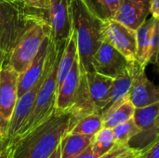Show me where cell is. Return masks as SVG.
<instances>
[{
	"label": "cell",
	"mask_w": 159,
	"mask_h": 158,
	"mask_svg": "<svg viewBox=\"0 0 159 158\" xmlns=\"http://www.w3.org/2000/svg\"><path fill=\"white\" fill-rule=\"evenodd\" d=\"M135 62L129 61L107 40H103L92 58L93 70L114 79L128 74Z\"/></svg>",
	"instance_id": "obj_9"
},
{
	"label": "cell",
	"mask_w": 159,
	"mask_h": 158,
	"mask_svg": "<svg viewBox=\"0 0 159 158\" xmlns=\"http://www.w3.org/2000/svg\"><path fill=\"white\" fill-rule=\"evenodd\" d=\"M155 18L152 17L136 30L137 41V62L143 68L148 64V51L151 35L154 28Z\"/></svg>",
	"instance_id": "obj_19"
},
{
	"label": "cell",
	"mask_w": 159,
	"mask_h": 158,
	"mask_svg": "<svg viewBox=\"0 0 159 158\" xmlns=\"http://www.w3.org/2000/svg\"><path fill=\"white\" fill-rule=\"evenodd\" d=\"M78 57L77 52V43H76V36L75 33L73 30V33L69 39L66 41L65 46L62 49L59 66H58V72H57V80H58V88L71 71L75 60Z\"/></svg>",
	"instance_id": "obj_17"
},
{
	"label": "cell",
	"mask_w": 159,
	"mask_h": 158,
	"mask_svg": "<svg viewBox=\"0 0 159 158\" xmlns=\"http://www.w3.org/2000/svg\"><path fill=\"white\" fill-rule=\"evenodd\" d=\"M138 158H159V138L148 148L142 151Z\"/></svg>",
	"instance_id": "obj_28"
},
{
	"label": "cell",
	"mask_w": 159,
	"mask_h": 158,
	"mask_svg": "<svg viewBox=\"0 0 159 158\" xmlns=\"http://www.w3.org/2000/svg\"><path fill=\"white\" fill-rule=\"evenodd\" d=\"M128 149H129V148H128L127 146H117V145H116L109 153H107L106 155L102 156V157L100 158H116L120 154L126 152Z\"/></svg>",
	"instance_id": "obj_29"
},
{
	"label": "cell",
	"mask_w": 159,
	"mask_h": 158,
	"mask_svg": "<svg viewBox=\"0 0 159 158\" xmlns=\"http://www.w3.org/2000/svg\"><path fill=\"white\" fill-rule=\"evenodd\" d=\"M72 16L80 67L86 73L93 72L92 58L104 40L105 20L94 14L83 0H72Z\"/></svg>",
	"instance_id": "obj_2"
},
{
	"label": "cell",
	"mask_w": 159,
	"mask_h": 158,
	"mask_svg": "<svg viewBox=\"0 0 159 158\" xmlns=\"http://www.w3.org/2000/svg\"><path fill=\"white\" fill-rule=\"evenodd\" d=\"M149 14V0H122L114 20L136 31L145 22Z\"/></svg>",
	"instance_id": "obj_12"
},
{
	"label": "cell",
	"mask_w": 159,
	"mask_h": 158,
	"mask_svg": "<svg viewBox=\"0 0 159 158\" xmlns=\"http://www.w3.org/2000/svg\"><path fill=\"white\" fill-rule=\"evenodd\" d=\"M73 128L71 112H55L26 135L3 145L7 158H48Z\"/></svg>",
	"instance_id": "obj_1"
},
{
	"label": "cell",
	"mask_w": 159,
	"mask_h": 158,
	"mask_svg": "<svg viewBox=\"0 0 159 158\" xmlns=\"http://www.w3.org/2000/svg\"><path fill=\"white\" fill-rule=\"evenodd\" d=\"M17 73L7 63L0 70V135L6 141L10 119L18 101Z\"/></svg>",
	"instance_id": "obj_8"
},
{
	"label": "cell",
	"mask_w": 159,
	"mask_h": 158,
	"mask_svg": "<svg viewBox=\"0 0 159 158\" xmlns=\"http://www.w3.org/2000/svg\"><path fill=\"white\" fill-rule=\"evenodd\" d=\"M156 65L157 66V68H158V72H159V52H158V55H157V62H156Z\"/></svg>",
	"instance_id": "obj_39"
},
{
	"label": "cell",
	"mask_w": 159,
	"mask_h": 158,
	"mask_svg": "<svg viewBox=\"0 0 159 158\" xmlns=\"http://www.w3.org/2000/svg\"><path fill=\"white\" fill-rule=\"evenodd\" d=\"M7 58V56L0 49V70H1V68L3 67V65H4V63H5V61H6Z\"/></svg>",
	"instance_id": "obj_34"
},
{
	"label": "cell",
	"mask_w": 159,
	"mask_h": 158,
	"mask_svg": "<svg viewBox=\"0 0 159 158\" xmlns=\"http://www.w3.org/2000/svg\"><path fill=\"white\" fill-rule=\"evenodd\" d=\"M81 74L82 69L77 57L71 71L58 88L56 110L61 112H69L72 109L77 95Z\"/></svg>",
	"instance_id": "obj_14"
},
{
	"label": "cell",
	"mask_w": 159,
	"mask_h": 158,
	"mask_svg": "<svg viewBox=\"0 0 159 158\" xmlns=\"http://www.w3.org/2000/svg\"><path fill=\"white\" fill-rule=\"evenodd\" d=\"M141 154H142V152L135 151V150H132V149H128L126 152L120 154L116 158H138L141 156Z\"/></svg>",
	"instance_id": "obj_31"
},
{
	"label": "cell",
	"mask_w": 159,
	"mask_h": 158,
	"mask_svg": "<svg viewBox=\"0 0 159 158\" xmlns=\"http://www.w3.org/2000/svg\"><path fill=\"white\" fill-rule=\"evenodd\" d=\"M86 77L90 98L97 111L102 114L108 102L114 78L103 75L95 71L86 73Z\"/></svg>",
	"instance_id": "obj_16"
},
{
	"label": "cell",
	"mask_w": 159,
	"mask_h": 158,
	"mask_svg": "<svg viewBox=\"0 0 159 158\" xmlns=\"http://www.w3.org/2000/svg\"><path fill=\"white\" fill-rule=\"evenodd\" d=\"M91 146L94 153L99 157H102V156L109 153L116 146L113 129L104 127L101 129L93 136Z\"/></svg>",
	"instance_id": "obj_23"
},
{
	"label": "cell",
	"mask_w": 159,
	"mask_h": 158,
	"mask_svg": "<svg viewBox=\"0 0 159 158\" xmlns=\"http://www.w3.org/2000/svg\"><path fill=\"white\" fill-rule=\"evenodd\" d=\"M4 1H8V2H14V3H23V0H4Z\"/></svg>",
	"instance_id": "obj_38"
},
{
	"label": "cell",
	"mask_w": 159,
	"mask_h": 158,
	"mask_svg": "<svg viewBox=\"0 0 159 158\" xmlns=\"http://www.w3.org/2000/svg\"><path fill=\"white\" fill-rule=\"evenodd\" d=\"M104 40L122 53L129 61H137L136 31L114 19L105 20Z\"/></svg>",
	"instance_id": "obj_10"
},
{
	"label": "cell",
	"mask_w": 159,
	"mask_h": 158,
	"mask_svg": "<svg viewBox=\"0 0 159 158\" xmlns=\"http://www.w3.org/2000/svg\"><path fill=\"white\" fill-rule=\"evenodd\" d=\"M85 4L89 7V8L95 14L96 11V7H97V1L98 0H83Z\"/></svg>",
	"instance_id": "obj_33"
},
{
	"label": "cell",
	"mask_w": 159,
	"mask_h": 158,
	"mask_svg": "<svg viewBox=\"0 0 159 158\" xmlns=\"http://www.w3.org/2000/svg\"><path fill=\"white\" fill-rule=\"evenodd\" d=\"M93 136L71 134L65 135L61 143V158H75L92 142Z\"/></svg>",
	"instance_id": "obj_18"
},
{
	"label": "cell",
	"mask_w": 159,
	"mask_h": 158,
	"mask_svg": "<svg viewBox=\"0 0 159 158\" xmlns=\"http://www.w3.org/2000/svg\"><path fill=\"white\" fill-rule=\"evenodd\" d=\"M37 19L23 3L0 0V49L7 57L19 38Z\"/></svg>",
	"instance_id": "obj_3"
},
{
	"label": "cell",
	"mask_w": 159,
	"mask_h": 158,
	"mask_svg": "<svg viewBox=\"0 0 159 158\" xmlns=\"http://www.w3.org/2000/svg\"><path fill=\"white\" fill-rule=\"evenodd\" d=\"M3 144H4V142H3L2 137H1V135H0V155H1V152H2V150H3Z\"/></svg>",
	"instance_id": "obj_37"
},
{
	"label": "cell",
	"mask_w": 159,
	"mask_h": 158,
	"mask_svg": "<svg viewBox=\"0 0 159 158\" xmlns=\"http://www.w3.org/2000/svg\"><path fill=\"white\" fill-rule=\"evenodd\" d=\"M141 69H145V68L142 67L136 61L133 67L131 68V70L128 74H126L123 76L114 79L113 85L110 89L108 102L105 108L102 112V117L108 113H110L111 111H113L116 107L120 105L122 102L129 100V93L131 85L133 83L134 77Z\"/></svg>",
	"instance_id": "obj_15"
},
{
	"label": "cell",
	"mask_w": 159,
	"mask_h": 158,
	"mask_svg": "<svg viewBox=\"0 0 159 158\" xmlns=\"http://www.w3.org/2000/svg\"><path fill=\"white\" fill-rule=\"evenodd\" d=\"M75 158H100L93 151L92 149V146L91 144L87 148L85 149L79 156H77Z\"/></svg>",
	"instance_id": "obj_32"
},
{
	"label": "cell",
	"mask_w": 159,
	"mask_h": 158,
	"mask_svg": "<svg viewBox=\"0 0 159 158\" xmlns=\"http://www.w3.org/2000/svg\"><path fill=\"white\" fill-rule=\"evenodd\" d=\"M103 128V117L101 113H93L79 118L71 129V134L94 136Z\"/></svg>",
	"instance_id": "obj_20"
},
{
	"label": "cell",
	"mask_w": 159,
	"mask_h": 158,
	"mask_svg": "<svg viewBox=\"0 0 159 158\" xmlns=\"http://www.w3.org/2000/svg\"><path fill=\"white\" fill-rule=\"evenodd\" d=\"M50 43H51V38H50V34H48L45 37L37 54L35 55L34 59L28 66V68L21 74H19L18 98H20L28 89H30L41 76L49 52Z\"/></svg>",
	"instance_id": "obj_11"
},
{
	"label": "cell",
	"mask_w": 159,
	"mask_h": 158,
	"mask_svg": "<svg viewBox=\"0 0 159 158\" xmlns=\"http://www.w3.org/2000/svg\"><path fill=\"white\" fill-rule=\"evenodd\" d=\"M122 0H98L95 14L102 20L114 19Z\"/></svg>",
	"instance_id": "obj_25"
},
{
	"label": "cell",
	"mask_w": 159,
	"mask_h": 158,
	"mask_svg": "<svg viewBox=\"0 0 159 158\" xmlns=\"http://www.w3.org/2000/svg\"><path fill=\"white\" fill-rule=\"evenodd\" d=\"M157 126L159 127V114H158V117H157Z\"/></svg>",
	"instance_id": "obj_40"
},
{
	"label": "cell",
	"mask_w": 159,
	"mask_h": 158,
	"mask_svg": "<svg viewBox=\"0 0 159 158\" xmlns=\"http://www.w3.org/2000/svg\"><path fill=\"white\" fill-rule=\"evenodd\" d=\"M141 129L135 124L133 118L128 120L127 122L118 125L113 129L115 135L116 145L117 146H127L131 138H133Z\"/></svg>",
	"instance_id": "obj_24"
},
{
	"label": "cell",
	"mask_w": 159,
	"mask_h": 158,
	"mask_svg": "<svg viewBox=\"0 0 159 158\" xmlns=\"http://www.w3.org/2000/svg\"><path fill=\"white\" fill-rule=\"evenodd\" d=\"M159 114V102L140 108H135L133 120L141 130H145L157 126Z\"/></svg>",
	"instance_id": "obj_22"
},
{
	"label": "cell",
	"mask_w": 159,
	"mask_h": 158,
	"mask_svg": "<svg viewBox=\"0 0 159 158\" xmlns=\"http://www.w3.org/2000/svg\"><path fill=\"white\" fill-rule=\"evenodd\" d=\"M62 45H64V44H62ZM62 45H61V46H62ZM61 46L57 47L51 40L49 52H48V58L46 61V64H45V68H44V71H43L41 76L30 89H28L23 95H21L20 98H18L17 103L15 105V108H14V111H13V114H12V116L10 119L7 139L4 142V144L8 142L9 141H11L17 135L19 130L21 129L22 125L25 123L28 116L30 115L31 111L34 106V101L36 99L37 93L56 60V57L58 55Z\"/></svg>",
	"instance_id": "obj_6"
},
{
	"label": "cell",
	"mask_w": 159,
	"mask_h": 158,
	"mask_svg": "<svg viewBox=\"0 0 159 158\" xmlns=\"http://www.w3.org/2000/svg\"><path fill=\"white\" fill-rule=\"evenodd\" d=\"M150 2V13L152 17L159 20V0H149Z\"/></svg>",
	"instance_id": "obj_30"
},
{
	"label": "cell",
	"mask_w": 159,
	"mask_h": 158,
	"mask_svg": "<svg viewBox=\"0 0 159 158\" xmlns=\"http://www.w3.org/2000/svg\"><path fill=\"white\" fill-rule=\"evenodd\" d=\"M48 158H61V148H60V145L57 147V149L55 150V152Z\"/></svg>",
	"instance_id": "obj_35"
},
{
	"label": "cell",
	"mask_w": 159,
	"mask_h": 158,
	"mask_svg": "<svg viewBox=\"0 0 159 158\" xmlns=\"http://www.w3.org/2000/svg\"><path fill=\"white\" fill-rule=\"evenodd\" d=\"M51 0H23V4L34 10H47L49 7Z\"/></svg>",
	"instance_id": "obj_27"
},
{
	"label": "cell",
	"mask_w": 159,
	"mask_h": 158,
	"mask_svg": "<svg viewBox=\"0 0 159 158\" xmlns=\"http://www.w3.org/2000/svg\"><path fill=\"white\" fill-rule=\"evenodd\" d=\"M129 100L135 108L159 102V86L149 80L145 74V69H141L136 74L129 93Z\"/></svg>",
	"instance_id": "obj_13"
},
{
	"label": "cell",
	"mask_w": 159,
	"mask_h": 158,
	"mask_svg": "<svg viewBox=\"0 0 159 158\" xmlns=\"http://www.w3.org/2000/svg\"><path fill=\"white\" fill-rule=\"evenodd\" d=\"M159 52V20L155 18L154 28L151 35L149 51H148V64H156Z\"/></svg>",
	"instance_id": "obj_26"
},
{
	"label": "cell",
	"mask_w": 159,
	"mask_h": 158,
	"mask_svg": "<svg viewBox=\"0 0 159 158\" xmlns=\"http://www.w3.org/2000/svg\"><path fill=\"white\" fill-rule=\"evenodd\" d=\"M64 46H65V44L61 46V47L59 49L56 60L37 93V96L34 101V106H33L30 115L28 116L27 120L22 125L21 129L19 130L17 135L11 141L26 135L32 129H34V128H36L43 122H45L55 112L57 93H58L57 72H58V66H59L61 55ZM11 141H9V142H11Z\"/></svg>",
	"instance_id": "obj_4"
},
{
	"label": "cell",
	"mask_w": 159,
	"mask_h": 158,
	"mask_svg": "<svg viewBox=\"0 0 159 158\" xmlns=\"http://www.w3.org/2000/svg\"><path fill=\"white\" fill-rule=\"evenodd\" d=\"M134 111L135 107L130 101H125L103 116V127L114 129L115 127L127 122L133 117Z\"/></svg>",
	"instance_id": "obj_21"
},
{
	"label": "cell",
	"mask_w": 159,
	"mask_h": 158,
	"mask_svg": "<svg viewBox=\"0 0 159 158\" xmlns=\"http://www.w3.org/2000/svg\"><path fill=\"white\" fill-rule=\"evenodd\" d=\"M50 34L49 26L42 20H35L19 38L8 55L7 64L21 74L31 64L45 37Z\"/></svg>",
	"instance_id": "obj_5"
},
{
	"label": "cell",
	"mask_w": 159,
	"mask_h": 158,
	"mask_svg": "<svg viewBox=\"0 0 159 158\" xmlns=\"http://www.w3.org/2000/svg\"><path fill=\"white\" fill-rule=\"evenodd\" d=\"M41 19L50 28V38L57 46L65 44L73 33L72 0H51L47 10L39 11Z\"/></svg>",
	"instance_id": "obj_7"
},
{
	"label": "cell",
	"mask_w": 159,
	"mask_h": 158,
	"mask_svg": "<svg viewBox=\"0 0 159 158\" xmlns=\"http://www.w3.org/2000/svg\"><path fill=\"white\" fill-rule=\"evenodd\" d=\"M0 158H7V154H6V151H5V149H4V147H3V150H2V152H1Z\"/></svg>",
	"instance_id": "obj_36"
}]
</instances>
